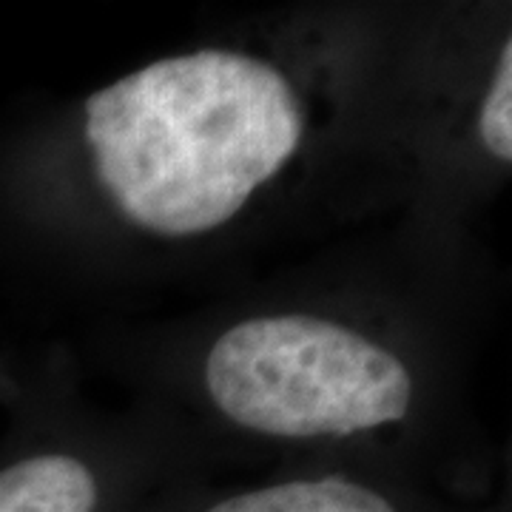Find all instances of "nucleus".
<instances>
[{
	"label": "nucleus",
	"mask_w": 512,
	"mask_h": 512,
	"mask_svg": "<svg viewBox=\"0 0 512 512\" xmlns=\"http://www.w3.org/2000/svg\"><path fill=\"white\" fill-rule=\"evenodd\" d=\"M345 80L330 49L296 37L157 57L74 106L69 171L120 234L220 239L311 171L342 126Z\"/></svg>",
	"instance_id": "f257e3e1"
},
{
	"label": "nucleus",
	"mask_w": 512,
	"mask_h": 512,
	"mask_svg": "<svg viewBox=\"0 0 512 512\" xmlns=\"http://www.w3.org/2000/svg\"><path fill=\"white\" fill-rule=\"evenodd\" d=\"M191 384L208 419L291 464L396 467L390 444L433 399L402 336L339 308L234 316L197 348Z\"/></svg>",
	"instance_id": "f03ea898"
},
{
	"label": "nucleus",
	"mask_w": 512,
	"mask_h": 512,
	"mask_svg": "<svg viewBox=\"0 0 512 512\" xmlns=\"http://www.w3.org/2000/svg\"><path fill=\"white\" fill-rule=\"evenodd\" d=\"M140 512H507L430 493L399 467L293 461L245 484L174 478Z\"/></svg>",
	"instance_id": "7ed1b4c3"
},
{
	"label": "nucleus",
	"mask_w": 512,
	"mask_h": 512,
	"mask_svg": "<svg viewBox=\"0 0 512 512\" xmlns=\"http://www.w3.org/2000/svg\"><path fill=\"white\" fill-rule=\"evenodd\" d=\"M171 481L146 453L63 433L0 464V512H140Z\"/></svg>",
	"instance_id": "20e7f679"
}]
</instances>
